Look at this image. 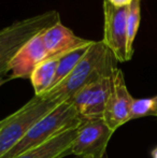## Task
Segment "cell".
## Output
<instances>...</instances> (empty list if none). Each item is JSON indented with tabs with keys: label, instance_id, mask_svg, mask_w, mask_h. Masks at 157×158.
<instances>
[{
	"label": "cell",
	"instance_id": "277c9868",
	"mask_svg": "<svg viewBox=\"0 0 157 158\" xmlns=\"http://www.w3.org/2000/svg\"><path fill=\"white\" fill-rule=\"evenodd\" d=\"M60 22L57 11L50 10L38 15L16 21L0 29V64L12 56L31 38Z\"/></svg>",
	"mask_w": 157,
	"mask_h": 158
},
{
	"label": "cell",
	"instance_id": "ac0fdd59",
	"mask_svg": "<svg viewBox=\"0 0 157 158\" xmlns=\"http://www.w3.org/2000/svg\"><path fill=\"white\" fill-rule=\"evenodd\" d=\"M151 156H152V158H157V146H155V148L152 150Z\"/></svg>",
	"mask_w": 157,
	"mask_h": 158
},
{
	"label": "cell",
	"instance_id": "8992f818",
	"mask_svg": "<svg viewBox=\"0 0 157 158\" xmlns=\"http://www.w3.org/2000/svg\"><path fill=\"white\" fill-rule=\"evenodd\" d=\"M113 74L102 77L87 84L68 100L83 121L102 118L112 90Z\"/></svg>",
	"mask_w": 157,
	"mask_h": 158
},
{
	"label": "cell",
	"instance_id": "ba28073f",
	"mask_svg": "<svg viewBox=\"0 0 157 158\" xmlns=\"http://www.w3.org/2000/svg\"><path fill=\"white\" fill-rule=\"evenodd\" d=\"M134 100L126 86L123 71L116 68L113 74L111 94L102 116L105 123L112 131H115L118 127L130 121V112Z\"/></svg>",
	"mask_w": 157,
	"mask_h": 158
},
{
	"label": "cell",
	"instance_id": "30bf717a",
	"mask_svg": "<svg viewBox=\"0 0 157 158\" xmlns=\"http://www.w3.org/2000/svg\"><path fill=\"white\" fill-rule=\"evenodd\" d=\"M41 35L48 58H60L72 51L89 46L94 43L93 40L76 35L70 28L66 27L61 21L45 29Z\"/></svg>",
	"mask_w": 157,
	"mask_h": 158
},
{
	"label": "cell",
	"instance_id": "9c48e42d",
	"mask_svg": "<svg viewBox=\"0 0 157 158\" xmlns=\"http://www.w3.org/2000/svg\"><path fill=\"white\" fill-rule=\"evenodd\" d=\"M41 33L31 38L9 60V77L6 80L30 79L35 68L48 58Z\"/></svg>",
	"mask_w": 157,
	"mask_h": 158
},
{
	"label": "cell",
	"instance_id": "5bb4252c",
	"mask_svg": "<svg viewBox=\"0 0 157 158\" xmlns=\"http://www.w3.org/2000/svg\"><path fill=\"white\" fill-rule=\"evenodd\" d=\"M89 46L78 48V50L72 51V52L68 53V54L64 55L63 57H60V59L58 61V66H57L54 83H53V86L51 87V89L53 87H55L56 85H58L65 77H67L71 73V71L76 68V66L80 63V60L83 58V56L87 52Z\"/></svg>",
	"mask_w": 157,
	"mask_h": 158
},
{
	"label": "cell",
	"instance_id": "7a4b0ae2",
	"mask_svg": "<svg viewBox=\"0 0 157 158\" xmlns=\"http://www.w3.org/2000/svg\"><path fill=\"white\" fill-rule=\"evenodd\" d=\"M83 123L78 111L68 100L59 103L36 124L26 135L1 158H14L17 155L48 142L55 135L70 129L78 128Z\"/></svg>",
	"mask_w": 157,
	"mask_h": 158
},
{
	"label": "cell",
	"instance_id": "d6986e66",
	"mask_svg": "<svg viewBox=\"0 0 157 158\" xmlns=\"http://www.w3.org/2000/svg\"><path fill=\"white\" fill-rule=\"evenodd\" d=\"M6 123V118H3V119H0V130L2 129V127L4 126V124Z\"/></svg>",
	"mask_w": 157,
	"mask_h": 158
},
{
	"label": "cell",
	"instance_id": "52a82bcc",
	"mask_svg": "<svg viewBox=\"0 0 157 158\" xmlns=\"http://www.w3.org/2000/svg\"><path fill=\"white\" fill-rule=\"evenodd\" d=\"M102 42L119 63L127 61V13L128 6L116 8L103 0Z\"/></svg>",
	"mask_w": 157,
	"mask_h": 158
},
{
	"label": "cell",
	"instance_id": "4fadbf2b",
	"mask_svg": "<svg viewBox=\"0 0 157 158\" xmlns=\"http://www.w3.org/2000/svg\"><path fill=\"white\" fill-rule=\"evenodd\" d=\"M141 0H132L130 6H128L127 13V44H126V51H127V61L130 60L134 55V42L136 39L137 32L140 25L141 17Z\"/></svg>",
	"mask_w": 157,
	"mask_h": 158
},
{
	"label": "cell",
	"instance_id": "e0dca14e",
	"mask_svg": "<svg viewBox=\"0 0 157 158\" xmlns=\"http://www.w3.org/2000/svg\"><path fill=\"white\" fill-rule=\"evenodd\" d=\"M8 63L9 61H6V63L0 64V83H3L4 82V77L8 75L9 73V68H8Z\"/></svg>",
	"mask_w": 157,
	"mask_h": 158
},
{
	"label": "cell",
	"instance_id": "3957f363",
	"mask_svg": "<svg viewBox=\"0 0 157 158\" xmlns=\"http://www.w3.org/2000/svg\"><path fill=\"white\" fill-rule=\"evenodd\" d=\"M58 104L56 101L35 96L16 112L8 115L6 123L0 130V158L12 150L42 117Z\"/></svg>",
	"mask_w": 157,
	"mask_h": 158
},
{
	"label": "cell",
	"instance_id": "7c38bea8",
	"mask_svg": "<svg viewBox=\"0 0 157 158\" xmlns=\"http://www.w3.org/2000/svg\"><path fill=\"white\" fill-rule=\"evenodd\" d=\"M60 58H48L41 61L30 75L35 96H42L51 89L56 75L57 66Z\"/></svg>",
	"mask_w": 157,
	"mask_h": 158
},
{
	"label": "cell",
	"instance_id": "8fae6325",
	"mask_svg": "<svg viewBox=\"0 0 157 158\" xmlns=\"http://www.w3.org/2000/svg\"><path fill=\"white\" fill-rule=\"evenodd\" d=\"M76 133V128L59 133L45 143L26 151L14 158H63L71 155V146Z\"/></svg>",
	"mask_w": 157,
	"mask_h": 158
},
{
	"label": "cell",
	"instance_id": "9a60e30c",
	"mask_svg": "<svg viewBox=\"0 0 157 158\" xmlns=\"http://www.w3.org/2000/svg\"><path fill=\"white\" fill-rule=\"evenodd\" d=\"M145 116L157 117V96L144 99H134L132 102L130 121Z\"/></svg>",
	"mask_w": 157,
	"mask_h": 158
},
{
	"label": "cell",
	"instance_id": "6da1fadb",
	"mask_svg": "<svg viewBox=\"0 0 157 158\" xmlns=\"http://www.w3.org/2000/svg\"><path fill=\"white\" fill-rule=\"evenodd\" d=\"M116 59L112 52L101 41H94L76 68L58 85L40 97L53 100L58 103L69 100L85 85L100 79L112 75L115 71Z\"/></svg>",
	"mask_w": 157,
	"mask_h": 158
},
{
	"label": "cell",
	"instance_id": "5b68a950",
	"mask_svg": "<svg viewBox=\"0 0 157 158\" xmlns=\"http://www.w3.org/2000/svg\"><path fill=\"white\" fill-rule=\"evenodd\" d=\"M113 132L102 118L83 121L76 128L71 155L81 158H103Z\"/></svg>",
	"mask_w": 157,
	"mask_h": 158
},
{
	"label": "cell",
	"instance_id": "2e32d148",
	"mask_svg": "<svg viewBox=\"0 0 157 158\" xmlns=\"http://www.w3.org/2000/svg\"><path fill=\"white\" fill-rule=\"evenodd\" d=\"M107 1L116 8H123V6H129L132 0H107Z\"/></svg>",
	"mask_w": 157,
	"mask_h": 158
}]
</instances>
